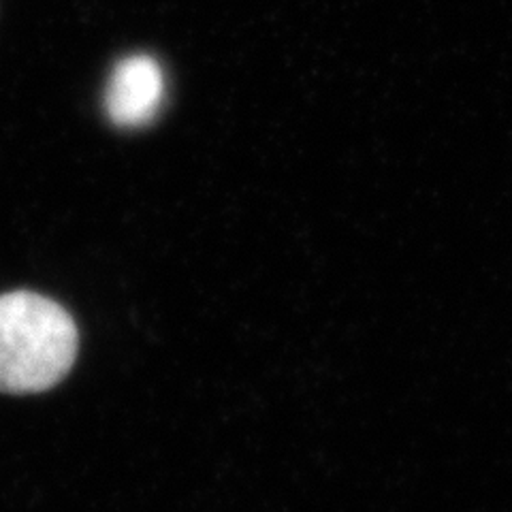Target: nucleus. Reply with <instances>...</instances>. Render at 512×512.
Masks as SVG:
<instances>
[{"instance_id": "nucleus-1", "label": "nucleus", "mask_w": 512, "mask_h": 512, "mask_svg": "<svg viewBox=\"0 0 512 512\" xmlns=\"http://www.w3.org/2000/svg\"><path fill=\"white\" fill-rule=\"evenodd\" d=\"M79 333L60 303L37 293L0 295V393H41L71 372Z\"/></svg>"}, {"instance_id": "nucleus-2", "label": "nucleus", "mask_w": 512, "mask_h": 512, "mask_svg": "<svg viewBox=\"0 0 512 512\" xmlns=\"http://www.w3.org/2000/svg\"><path fill=\"white\" fill-rule=\"evenodd\" d=\"M165 101V75L156 58L133 54L122 58L105 88V114L118 128L150 124Z\"/></svg>"}]
</instances>
